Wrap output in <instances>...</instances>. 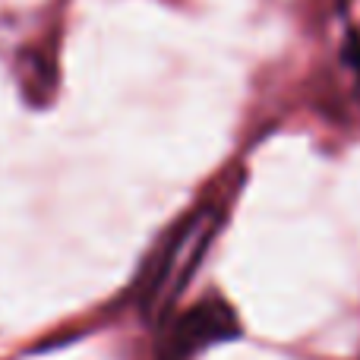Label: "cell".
<instances>
[{"mask_svg": "<svg viewBox=\"0 0 360 360\" xmlns=\"http://www.w3.org/2000/svg\"><path fill=\"white\" fill-rule=\"evenodd\" d=\"M218 221L221 218H218V212L212 205L199 209L196 215L180 224L174 237L158 253V259L146 269V275L139 278V294H143L139 304H143V310L149 316H158L162 310H168L174 304V297L184 291L190 275L202 262V253L209 250L212 237L218 234Z\"/></svg>", "mask_w": 360, "mask_h": 360, "instance_id": "cell-1", "label": "cell"}, {"mask_svg": "<svg viewBox=\"0 0 360 360\" xmlns=\"http://www.w3.org/2000/svg\"><path fill=\"white\" fill-rule=\"evenodd\" d=\"M240 335V319L231 310L228 300L202 297L165 329L162 342H158V360H196L205 348L234 342Z\"/></svg>", "mask_w": 360, "mask_h": 360, "instance_id": "cell-2", "label": "cell"}]
</instances>
